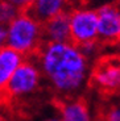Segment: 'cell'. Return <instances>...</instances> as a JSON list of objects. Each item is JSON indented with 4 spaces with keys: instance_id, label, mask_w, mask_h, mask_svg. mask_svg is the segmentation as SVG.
I'll use <instances>...</instances> for the list:
<instances>
[{
    "instance_id": "1",
    "label": "cell",
    "mask_w": 120,
    "mask_h": 121,
    "mask_svg": "<svg viewBox=\"0 0 120 121\" xmlns=\"http://www.w3.org/2000/svg\"><path fill=\"white\" fill-rule=\"evenodd\" d=\"M34 58L42 78L61 100L78 97L90 82V60L73 42L44 43Z\"/></svg>"
},
{
    "instance_id": "2",
    "label": "cell",
    "mask_w": 120,
    "mask_h": 121,
    "mask_svg": "<svg viewBox=\"0 0 120 121\" xmlns=\"http://www.w3.org/2000/svg\"><path fill=\"white\" fill-rule=\"evenodd\" d=\"M44 43L42 24L28 11H21L5 26V46L20 53L24 58L36 57Z\"/></svg>"
},
{
    "instance_id": "3",
    "label": "cell",
    "mask_w": 120,
    "mask_h": 121,
    "mask_svg": "<svg viewBox=\"0 0 120 121\" xmlns=\"http://www.w3.org/2000/svg\"><path fill=\"white\" fill-rule=\"evenodd\" d=\"M42 79L44 78L36 58H25L8 82L4 95L13 100L29 97L41 87Z\"/></svg>"
},
{
    "instance_id": "4",
    "label": "cell",
    "mask_w": 120,
    "mask_h": 121,
    "mask_svg": "<svg viewBox=\"0 0 120 121\" xmlns=\"http://www.w3.org/2000/svg\"><path fill=\"white\" fill-rule=\"evenodd\" d=\"M70 42L82 46L98 41V12L96 8L75 4L69 11Z\"/></svg>"
},
{
    "instance_id": "5",
    "label": "cell",
    "mask_w": 120,
    "mask_h": 121,
    "mask_svg": "<svg viewBox=\"0 0 120 121\" xmlns=\"http://www.w3.org/2000/svg\"><path fill=\"white\" fill-rule=\"evenodd\" d=\"M90 83L102 94L120 92V58H104L91 69Z\"/></svg>"
},
{
    "instance_id": "6",
    "label": "cell",
    "mask_w": 120,
    "mask_h": 121,
    "mask_svg": "<svg viewBox=\"0 0 120 121\" xmlns=\"http://www.w3.org/2000/svg\"><path fill=\"white\" fill-rule=\"evenodd\" d=\"M98 12V41L104 43L120 39V4L110 3L96 8Z\"/></svg>"
},
{
    "instance_id": "7",
    "label": "cell",
    "mask_w": 120,
    "mask_h": 121,
    "mask_svg": "<svg viewBox=\"0 0 120 121\" xmlns=\"http://www.w3.org/2000/svg\"><path fill=\"white\" fill-rule=\"evenodd\" d=\"M74 5L73 0H36L27 11L41 24H44L58 15L69 13Z\"/></svg>"
},
{
    "instance_id": "8",
    "label": "cell",
    "mask_w": 120,
    "mask_h": 121,
    "mask_svg": "<svg viewBox=\"0 0 120 121\" xmlns=\"http://www.w3.org/2000/svg\"><path fill=\"white\" fill-rule=\"evenodd\" d=\"M42 34L45 43L70 42L69 13H62L42 24Z\"/></svg>"
},
{
    "instance_id": "9",
    "label": "cell",
    "mask_w": 120,
    "mask_h": 121,
    "mask_svg": "<svg viewBox=\"0 0 120 121\" xmlns=\"http://www.w3.org/2000/svg\"><path fill=\"white\" fill-rule=\"evenodd\" d=\"M58 116L61 121H94L90 107L82 97L61 100Z\"/></svg>"
},
{
    "instance_id": "10",
    "label": "cell",
    "mask_w": 120,
    "mask_h": 121,
    "mask_svg": "<svg viewBox=\"0 0 120 121\" xmlns=\"http://www.w3.org/2000/svg\"><path fill=\"white\" fill-rule=\"evenodd\" d=\"M24 59L20 53L8 46L0 49V95H4L8 82Z\"/></svg>"
},
{
    "instance_id": "11",
    "label": "cell",
    "mask_w": 120,
    "mask_h": 121,
    "mask_svg": "<svg viewBox=\"0 0 120 121\" xmlns=\"http://www.w3.org/2000/svg\"><path fill=\"white\" fill-rule=\"evenodd\" d=\"M21 12V9L11 1L0 0V24L7 26L11 21H13Z\"/></svg>"
},
{
    "instance_id": "12",
    "label": "cell",
    "mask_w": 120,
    "mask_h": 121,
    "mask_svg": "<svg viewBox=\"0 0 120 121\" xmlns=\"http://www.w3.org/2000/svg\"><path fill=\"white\" fill-rule=\"evenodd\" d=\"M99 121H120V101H115L102 109Z\"/></svg>"
},
{
    "instance_id": "13",
    "label": "cell",
    "mask_w": 120,
    "mask_h": 121,
    "mask_svg": "<svg viewBox=\"0 0 120 121\" xmlns=\"http://www.w3.org/2000/svg\"><path fill=\"white\" fill-rule=\"evenodd\" d=\"M79 49H81L82 54H83L88 60H91L96 54H98V50H99V41L86 43V45H82V46H79Z\"/></svg>"
},
{
    "instance_id": "14",
    "label": "cell",
    "mask_w": 120,
    "mask_h": 121,
    "mask_svg": "<svg viewBox=\"0 0 120 121\" xmlns=\"http://www.w3.org/2000/svg\"><path fill=\"white\" fill-rule=\"evenodd\" d=\"M7 1H11V3H13L15 5H17L18 8L21 9V11H27V9L29 8L32 4H33L36 0H7Z\"/></svg>"
},
{
    "instance_id": "15",
    "label": "cell",
    "mask_w": 120,
    "mask_h": 121,
    "mask_svg": "<svg viewBox=\"0 0 120 121\" xmlns=\"http://www.w3.org/2000/svg\"><path fill=\"white\" fill-rule=\"evenodd\" d=\"M111 0H78V4H84V5H90L92 8H95V4H98L99 7L104 5V4H110Z\"/></svg>"
},
{
    "instance_id": "16",
    "label": "cell",
    "mask_w": 120,
    "mask_h": 121,
    "mask_svg": "<svg viewBox=\"0 0 120 121\" xmlns=\"http://www.w3.org/2000/svg\"><path fill=\"white\" fill-rule=\"evenodd\" d=\"M5 46V26L0 24V49Z\"/></svg>"
},
{
    "instance_id": "17",
    "label": "cell",
    "mask_w": 120,
    "mask_h": 121,
    "mask_svg": "<svg viewBox=\"0 0 120 121\" xmlns=\"http://www.w3.org/2000/svg\"><path fill=\"white\" fill-rule=\"evenodd\" d=\"M44 121H61V118H60V116H58V115H53V116L46 117Z\"/></svg>"
},
{
    "instance_id": "18",
    "label": "cell",
    "mask_w": 120,
    "mask_h": 121,
    "mask_svg": "<svg viewBox=\"0 0 120 121\" xmlns=\"http://www.w3.org/2000/svg\"><path fill=\"white\" fill-rule=\"evenodd\" d=\"M0 121H7V117H5V115H4L1 111H0Z\"/></svg>"
},
{
    "instance_id": "19",
    "label": "cell",
    "mask_w": 120,
    "mask_h": 121,
    "mask_svg": "<svg viewBox=\"0 0 120 121\" xmlns=\"http://www.w3.org/2000/svg\"><path fill=\"white\" fill-rule=\"evenodd\" d=\"M119 4H120V0H119Z\"/></svg>"
}]
</instances>
